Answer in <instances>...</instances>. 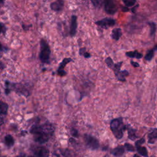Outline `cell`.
Returning a JSON list of instances; mask_svg holds the SVG:
<instances>
[{
    "mask_svg": "<svg viewBox=\"0 0 157 157\" xmlns=\"http://www.w3.org/2000/svg\"><path fill=\"white\" fill-rule=\"evenodd\" d=\"M61 152L64 157H77L76 155L74 153L67 149L64 150H61Z\"/></svg>",
    "mask_w": 157,
    "mask_h": 157,
    "instance_id": "21",
    "label": "cell"
},
{
    "mask_svg": "<svg viewBox=\"0 0 157 157\" xmlns=\"http://www.w3.org/2000/svg\"><path fill=\"white\" fill-rule=\"evenodd\" d=\"M55 132L53 124L46 123L40 125H33L30 129V132L33 135L34 140L40 144L48 142Z\"/></svg>",
    "mask_w": 157,
    "mask_h": 157,
    "instance_id": "1",
    "label": "cell"
},
{
    "mask_svg": "<svg viewBox=\"0 0 157 157\" xmlns=\"http://www.w3.org/2000/svg\"><path fill=\"white\" fill-rule=\"evenodd\" d=\"M4 0H0V3H2Z\"/></svg>",
    "mask_w": 157,
    "mask_h": 157,
    "instance_id": "38",
    "label": "cell"
},
{
    "mask_svg": "<svg viewBox=\"0 0 157 157\" xmlns=\"http://www.w3.org/2000/svg\"><path fill=\"white\" fill-rule=\"evenodd\" d=\"M32 151L36 157H48L49 150L44 146H36L32 149Z\"/></svg>",
    "mask_w": 157,
    "mask_h": 157,
    "instance_id": "6",
    "label": "cell"
},
{
    "mask_svg": "<svg viewBox=\"0 0 157 157\" xmlns=\"http://www.w3.org/2000/svg\"><path fill=\"white\" fill-rule=\"evenodd\" d=\"M123 2L126 6L131 7L136 4V0H123Z\"/></svg>",
    "mask_w": 157,
    "mask_h": 157,
    "instance_id": "24",
    "label": "cell"
},
{
    "mask_svg": "<svg viewBox=\"0 0 157 157\" xmlns=\"http://www.w3.org/2000/svg\"><path fill=\"white\" fill-rule=\"evenodd\" d=\"M128 8H123V11H125V12H127V11H128Z\"/></svg>",
    "mask_w": 157,
    "mask_h": 157,
    "instance_id": "37",
    "label": "cell"
},
{
    "mask_svg": "<svg viewBox=\"0 0 157 157\" xmlns=\"http://www.w3.org/2000/svg\"><path fill=\"white\" fill-rule=\"evenodd\" d=\"M71 134L74 136V137H78V131L77 129H72V130L71 131Z\"/></svg>",
    "mask_w": 157,
    "mask_h": 157,
    "instance_id": "28",
    "label": "cell"
},
{
    "mask_svg": "<svg viewBox=\"0 0 157 157\" xmlns=\"http://www.w3.org/2000/svg\"><path fill=\"white\" fill-rule=\"evenodd\" d=\"M122 63H123L122 62H119L117 64H114L113 67H112V69L113 70L115 74H116L117 72H118L120 71V68H121Z\"/></svg>",
    "mask_w": 157,
    "mask_h": 157,
    "instance_id": "23",
    "label": "cell"
},
{
    "mask_svg": "<svg viewBox=\"0 0 157 157\" xmlns=\"http://www.w3.org/2000/svg\"><path fill=\"white\" fill-rule=\"evenodd\" d=\"M4 143L8 147H11L14 145L15 140L10 134H7L4 137Z\"/></svg>",
    "mask_w": 157,
    "mask_h": 157,
    "instance_id": "14",
    "label": "cell"
},
{
    "mask_svg": "<svg viewBox=\"0 0 157 157\" xmlns=\"http://www.w3.org/2000/svg\"><path fill=\"white\" fill-rule=\"evenodd\" d=\"M149 26L150 28V36H153L156 33V24L153 22H151V23H149Z\"/></svg>",
    "mask_w": 157,
    "mask_h": 157,
    "instance_id": "22",
    "label": "cell"
},
{
    "mask_svg": "<svg viewBox=\"0 0 157 157\" xmlns=\"http://www.w3.org/2000/svg\"><path fill=\"white\" fill-rule=\"evenodd\" d=\"M15 157H26V156L25 153H20V154L18 155L17 156H16Z\"/></svg>",
    "mask_w": 157,
    "mask_h": 157,
    "instance_id": "35",
    "label": "cell"
},
{
    "mask_svg": "<svg viewBox=\"0 0 157 157\" xmlns=\"http://www.w3.org/2000/svg\"><path fill=\"white\" fill-rule=\"evenodd\" d=\"M105 63L107 64V65L109 67L112 69V67H113V65H114V63L113 62V60L112 59V58L110 57H108L105 59Z\"/></svg>",
    "mask_w": 157,
    "mask_h": 157,
    "instance_id": "26",
    "label": "cell"
},
{
    "mask_svg": "<svg viewBox=\"0 0 157 157\" xmlns=\"http://www.w3.org/2000/svg\"><path fill=\"white\" fill-rule=\"evenodd\" d=\"M118 80L124 82L126 80L125 77L129 75V72L127 71H120L116 74H115Z\"/></svg>",
    "mask_w": 157,
    "mask_h": 157,
    "instance_id": "16",
    "label": "cell"
},
{
    "mask_svg": "<svg viewBox=\"0 0 157 157\" xmlns=\"http://www.w3.org/2000/svg\"><path fill=\"white\" fill-rule=\"evenodd\" d=\"M9 109L8 104L3 101H0V114L6 115Z\"/></svg>",
    "mask_w": 157,
    "mask_h": 157,
    "instance_id": "18",
    "label": "cell"
},
{
    "mask_svg": "<svg viewBox=\"0 0 157 157\" xmlns=\"http://www.w3.org/2000/svg\"><path fill=\"white\" fill-rule=\"evenodd\" d=\"M126 128L128 131V137L132 140H134L135 139H136L137 138V136H136V130L133 129L129 124H128L126 126Z\"/></svg>",
    "mask_w": 157,
    "mask_h": 157,
    "instance_id": "11",
    "label": "cell"
},
{
    "mask_svg": "<svg viewBox=\"0 0 157 157\" xmlns=\"http://www.w3.org/2000/svg\"><path fill=\"white\" fill-rule=\"evenodd\" d=\"M110 153L115 157H119L124 153V148L123 146H118L113 148Z\"/></svg>",
    "mask_w": 157,
    "mask_h": 157,
    "instance_id": "12",
    "label": "cell"
},
{
    "mask_svg": "<svg viewBox=\"0 0 157 157\" xmlns=\"http://www.w3.org/2000/svg\"><path fill=\"white\" fill-rule=\"evenodd\" d=\"M85 52H86L85 48H80V50H79V53H80V55H83V54Z\"/></svg>",
    "mask_w": 157,
    "mask_h": 157,
    "instance_id": "32",
    "label": "cell"
},
{
    "mask_svg": "<svg viewBox=\"0 0 157 157\" xmlns=\"http://www.w3.org/2000/svg\"><path fill=\"white\" fill-rule=\"evenodd\" d=\"M124 147L126 149V150H128L129 151H135L134 147L130 144L125 143L124 144Z\"/></svg>",
    "mask_w": 157,
    "mask_h": 157,
    "instance_id": "27",
    "label": "cell"
},
{
    "mask_svg": "<svg viewBox=\"0 0 157 157\" xmlns=\"http://www.w3.org/2000/svg\"><path fill=\"white\" fill-rule=\"evenodd\" d=\"M83 56H84V57H85V58H90V57L91 56L90 54L89 53L86 52H84V53L83 54Z\"/></svg>",
    "mask_w": 157,
    "mask_h": 157,
    "instance_id": "33",
    "label": "cell"
},
{
    "mask_svg": "<svg viewBox=\"0 0 157 157\" xmlns=\"http://www.w3.org/2000/svg\"><path fill=\"white\" fill-rule=\"evenodd\" d=\"M136 149H137L138 153L140 155L145 156V157L148 156V151H147L146 147H142L141 145H136Z\"/></svg>",
    "mask_w": 157,
    "mask_h": 157,
    "instance_id": "17",
    "label": "cell"
},
{
    "mask_svg": "<svg viewBox=\"0 0 157 157\" xmlns=\"http://www.w3.org/2000/svg\"><path fill=\"white\" fill-rule=\"evenodd\" d=\"M126 55L129 58H136L140 59L142 57V55L140 53H139L137 51L135 50L133 52H128L126 53Z\"/></svg>",
    "mask_w": 157,
    "mask_h": 157,
    "instance_id": "19",
    "label": "cell"
},
{
    "mask_svg": "<svg viewBox=\"0 0 157 157\" xmlns=\"http://www.w3.org/2000/svg\"><path fill=\"white\" fill-rule=\"evenodd\" d=\"M77 18L75 15H72L71 17V27H70V34L71 36H74L77 32Z\"/></svg>",
    "mask_w": 157,
    "mask_h": 157,
    "instance_id": "9",
    "label": "cell"
},
{
    "mask_svg": "<svg viewBox=\"0 0 157 157\" xmlns=\"http://www.w3.org/2000/svg\"><path fill=\"white\" fill-rule=\"evenodd\" d=\"M64 0H57L50 4V8L54 11H60L63 9Z\"/></svg>",
    "mask_w": 157,
    "mask_h": 157,
    "instance_id": "10",
    "label": "cell"
},
{
    "mask_svg": "<svg viewBox=\"0 0 157 157\" xmlns=\"http://www.w3.org/2000/svg\"><path fill=\"white\" fill-rule=\"evenodd\" d=\"M110 127L112 133L117 139H120L123 137V131L126 129V126L124 125L121 118L112 120L110 122Z\"/></svg>",
    "mask_w": 157,
    "mask_h": 157,
    "instance_id": "2",
    "label": "cell"
},
{
    "mask_svg": "<svg viewBox=\"0 0 157 157\" xmlns=\"http://www.w3.org/2000/svg\"><path fill=\"white\" fill-rule=\"evenodd\" d=\"M3 51H4V48H3V47L2 45V44L0 43V58L2 56V53H3Z\"/></svg>",
    "mask_w": 157,
    "mask_h": 157,
    "instance_id": "34",
    "label": "cell"
},
{
    "mask_svg": "<svg viewBox=\"0 0 157 157\" xmlns=\"http://www.w3.org/2000/svg\"><path fill=\"white\" fill-rule=\"evenodd\" d=\"M151 157H155V156H151Z\"/></svg>",
    "mask_w": 157,
    "mask_h": 157,
    "instance_id": "42",
    "label": "cell"
},
{
    "mask_svg": "<svg viewBox=\"0 0 157 157\" xmlns=\"http://www.w3.org/2000/svg\"><path fill=\"white\" fill-rule=\"evenodd\" d=\"M28 157H36V156H29Z\"/></svg>",
    "mask_w": 157,
    "mask_h": 157,
    "instance_id": "40",
    "label": "cell"
},
{
    "mask_svg": "<svg viewBox=\"0 0 157 157\" xmlns=\"http://www.w3.org/2000/svg\"><path fill=\"white\" fill-rule=\"evenodd\" d=\"M3 123V119L0 117V125Z\"/></svg>",
    "mask_w": 157,
    "mask_h": 157,
    "instance_id": "36",
    "label": "cell"
},
{
    "mask_svg": "<svg viewBox=\"0 0 157 157\" xmlns=\"http://www.w3.org/2000/svg\"><path fill=\"white\" fill-rule=\"evenodd\" d=\"M93 6L96 8H100L102 4V0H91Z\"/></svg>",
    "mask_w": 157,
    "mask_h": 157,
    "instance_id": "25",
    "label": "cell"
},
{
    "mask_svg": "<svg viewBox=\"0 0 157 157\" xmlns=\"http://www.w3.org/2000/svg\"><path fill=\"white\" fill-rule=\"evenodd\" d=\"M131 64H132L134 67H138L139 66V64L137 63L134 62V61H131Z\"/></svg>",
    "mask_w": 157,
    "mask_h": 157,
    "instance_id": "31",
    "label": "cell"
},
{
    "mask_svg": "<svg viewBox=\"0 0 157 157\" xmlns=\"http://www.w3.org/2000/svg\"><path fill=\"white\" fill-rule=\"evenodd\" d=\"M121 34H122V33H121V29L120 28H115L112 30L111 36L114 40H118L121 37Z\"/></svg>",
    "mask_w": 157,
    "mask_h": 157,
    "instance_id": "15",
    "label": "cell"
},
{
    "mask_svg": "<svg viewBox=\"0 0 157 157\" xmlns=\"http://www.w3.org/2000/svg\"><path fill=\"white\" fill-rule=\"evenodd\" d=\"M84 139L86 146L91 150H94L99 148V142L94 137L89 134H85L84 136Z\"/></svg>",
    "mask_w": 157,
    "mask_h": 157,
    "instance_id": "4",
    "label": "cell"
},
{
    "mask_svg": "<svg viewBox=\"0 0 157 157\" xmlns=\"http://www.w3.org/2000/svg\"><path fill=\"white\" fill-rule=\"evenodd\" d=\"M133 157H140V156H138V155H135Z\"/></svg>",
    "mask_w": 157,
    "mask_h": 157,
    "instance_id": "39",
    "label": "cell"
},
{
    "mask_svg": "<svg viewBox=\"0 0 157 157\" xmlns=\"http://www.w3.org/2000/svg\"><path fill=\"white\" fill-rule=\"evenodd\" d=\"M98 26H101L102 28H108L109 27L113 26L115 24V20L112 18L106 17L101 20L97 21L95 23Z\"/></svg>",
    "mask_w": 157,
    "mask_h": 157,
    "instance_id": "7",
    "label": "cell"
},
{
    "mask_svg": "<svg viewBox=\"0 0 157 157\" xmlns=\"http://www.w3.org/2000/svg\"><path fill=\"white\" fill-rule=\"evenodd\" d=\"M4 28H5L4 25L2 23H0V34H1L4 31Z\"/></svg>",
    "mask_w": 157,
    "mask_h": 157,
    "instance_id": "30",
    "label": "cell"
},
{
    "mask_svg": "<svg viewBox=\"0 0 157 157\" xmlns=\"http://www.w3.org/2000/svg\"><path fill=\"white\" fill-rule=\"evenodd\" d=\"M104 9L106 13L113 15L117 10V7L115 0H104Z\"/></svg>",
    "mask_w": 157,
    "mask_h": 157,
    "instance_id": "5",
    "label": "cell"
},
{
    "mask_svg": "<svg viewBox=\"0 0 157 157\" xmlns=\"http://www.w3.org/2000/svg\"><path fill=\"white\" fill-rule=\"evenodd\" d=\"M156 50H157V45H156L152 50H149V51L147 52V53L146 55L145 56V59L147 61H150V60L153 58V56H154V52L156 51Z\"/></svg>",
    "mask_w": 157,
    "mask_h": 157,
    "instance_id": "20",
    "label": "cell"
},
{
    "mask_svg": "<svg viewBox=\"0 0 157 157\" xmlns=\"http://www.w3.org/2000/svg\"><path fill=\"white\" fill-rule=\"evenodd\" d=\"M40 53L39 59L44 63H48L50 56V48L45 40L44 39L40 42Z\"/></svg>",
    "mask_w": 157,
    "mask_h": 157,
    "instance_id": "3",
    "label": "cell"
},
{
    "mask_svg": "<svg viewBox=\"0 0 157 157\" xmlns=\"http://www.w3.org/2000/svg\"><path fill=\"white\" fill-rule=\"evenodd\" d=\"M0 157H6V156H0Z\"/></svg>",
    "mask_w": 157,
    "mask_h": 157,
    "instance_id": "41",
    "label": "cell"
},
{
    "mask_svg": "<svg viewBox=\"0 0 157 157\" xmlns=\"http://www.w3.org/2000/svg\"><path fill=\"white\" fill-rule=\"evenodd\" d=\"M71 61H72V59L70 58H64L62 61V62L60 63L59 66V67L58 69V71H57L58 75H59L60 76H64V75H65L66 74V72L64 71V68L65 67L67 63H69V62H71Z\"/></svg>",
    "mask_w": 157,
    "mask_h": 157,
    "instance_id": "8",
    "label": "cell"
},
{
    "mask_svg": "<svg viewBox=\"0 0 157 157\" xmlns=\"http://www.w3.org/2000/svg\"><path fill=\"white\" fill-rule=\"evenodd\" d=\"M148 143L154 144L157 140V129L152 130L148 135Z\"/></svg>",
    "mask_w": 157,
    "mask_h": 157,
    "instance_id": "13",
    "label": "cell"
},
{
    "mask_svg": "<svg viewBox=\"0 0 157 157\" xmlns=\"http://www.w3.org/2000/svg\"><path fill=\"white\" fill-rule=\"evenodd\" d=\"M144 142H145V139H144V138H142V139H140V140H137V141L136 142V143H135V145H141V144H142L144 143Z\"/></svg>",
    "mask_w": 157,
    "mask_h": 157,
    "instance_id": "29",
    "label": "cell"
}]
</instances>
